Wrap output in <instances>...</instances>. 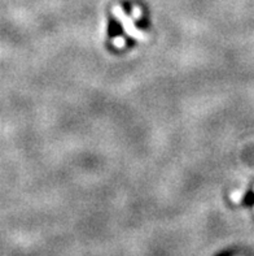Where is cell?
Wrapping results in <instances>:
<instances>
[{
	"label": "cell",
	"instance_id": "obj_3",
	"mask_svg": "<svg viewBox=\"0 0 254 256\" xmlns=\"http://www.w3.org/2000/svg\"><path fill=\"white\" fill-rule=\"evenodd\" d=\"M132 12H134V17H135V18H139V17L142 16V10H139V8H134V10H132Z\"/></svg>",
	"mask_w": 254,
	"mask_h": 256
},
{
	"label": "cell",
	"instance_id": "obj_2",
	"mask_svg": "<svg viewBox=\"0 0 254 256\" xmlns=\"http://www.w3.org/2000/svg\"><path fill=\"white\" fill-rule=\"evenodd\" d=\"M113 46L117 47V48H123V47L126 46L125 39H123L122 36H117V38L113 39Z\"/></svg>",
	"mask_w": 254,
	"mask_h": 256
},
{
	"label": "cell",
	"instance_id": "obj_1",
	"mask_svg": "<svg viewBox=\"0 0 254 256\" xmlns=\"http://www.w3.org/2000/svg\"><path fill=\"white\" fill-rule=\"evenodd\" d=\"M113 16L116 17L117 20L119 21V24L122 25L123 32L127 34L129 36H131L132 39H135V40H139V42H147L148 40V36L144 34V32H142L140 29H138L134 22H132V18H130L127 14L125 13V10L121 8L119 6H113Z\"/></svg>",
	"mask_w": 254,
	"mask_h": 256
}]
</instances>
